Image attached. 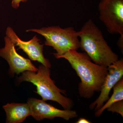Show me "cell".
<instances>
[{
  "mask_svg": "<svg viewBox=\"0 0 123 123\" xmlns=\"http://www.w3.org/2000/svg\"><path fill=\"white\" fill-rule=\"evenodd\" d=\"M113 94L99 109L95 111L96 117H99L104 111L112 104L117 101L123 100V78L120 79L113 88Z\"/></svg>",
  "mask_w": 123,
  "mask_h": 123,
  "instance_id": "11",
  "label": "cell"
},
{
  "mask_svg": "<svg viewBox=\"0 0 123 123\" xmlns=\"http://www.w3.org/2000/svg\"><path fill=\"white\" fill-rule=\"evenodd\" d=\"M27 103L30 109L31 116L38 121L45 119H52L55 117L68 120L78 116L75 111L60 110L43 100L30 98Z\"/></svg>",
  "mask_w": 123,
  "mask_h": 123,
  "instance_id": "7",
  "label": "cell"
},
{
  "mask_svg": "<svg viewBox=\"0 0 123 123\" xmlns=\"http://www.w3.org/2000/svg\"><path fill=\"white\" fill-rule=\"evenodd\" d=\"M106 110L109 112L113 113L116 112L119 114L123 117V100L117 101L112 104Z\"/></svg>",
  "mask_w": 123,
  "mask_h": 123,
  "instance_id": "12",
  "label": "cell"
},
{
  "mask_svg": "<svg viewBox=\"0 0 123 123\" xmlns=\"http://www.w3.org/2000/svg\"><path fill=\"white\" fill-rule=\"evenodd\" d=\"M27 0H12L11 2V5L12 7L14 9H17L19 6L20 2H25Z\"/></svg>",
  "mask_w": 123,
  "mask_h": 123,
  "instance_id": "13",
  "label": "cell"
},
{
  "mask_svg": "<svg viewBox=\"0 0 123 123\" xmlns=\"http://www.w3.org/2000/svg\"><path fill=\"white\" fill-rule=\"evenodd\" d=\"M120 36L118 40L117 43V44L119 48L123 53V35H120Z\"/></svg>",
  "mask_w": 123,
  "mask_h": 123,
  "instance_id": "14",
  "label": "cell"
},
{
  "mask_svg": "<svg viewBox=\"0 0 123 123\" xmlns=\"http://www.w3.org/2000/svg\"><path fill=\"white\" fill-rule=\"evenodd\" d=\"M26 31L36 32L46 39L44 44L52 47L56 51L55 57L63 55L70 50H77L80 48L78 31L73 27L62 28L59 26L43 27L40 29H29Z\"/></svg>",
  "mask_w": 123,
  "mask_h": 123,
  "instance_id": "4",
  "label": "cell"
},
{
  "mask_svg": "<svg viewBox=\"0 0 123 123\" xmlns=\"http://www.w3.org/2000/svg\"><path fill=\"white\" fill-rule=\"evenodd\" d=\"M6 36L12 41L15 46L18 47L26 53L31 60L41 63L47 68H50L51 64L43 55V44H40V40L36 36L29 41H24L18 37L12 28L8 27L6 33Z\"/></svg>",
  "mask_w": 123,
  "mask_h": 123,
  "instance_id": "8",
  "label": "cell"
},
{
  "mask_svg": "<svg viewBox=\"0 0 123 123\" xmlns=\"http://www.w3.org/2000/svg\"><path fill=\"white\" fill-rule=\"evenodd\" d=\"M78 33L80 48L95 63L107 68L119 59L92 20L86 22Z\"/></svg>",
  "mask_w": 123,
  "mask_h": 123,
  "instance_id": "2",
  "label": "cell"
},
{
  "mask_svg": "<svg viewBox=\"0 0 123 123\" xmlns=\"http://www.w3.org/2000/svg\"><path fill=\"white\" fill-rule=\"evenodd\" d=\"M91 123V122H90V121L88 120L87 119L84 118H80L76 122V123Z\"/></svg>",
  "mask_w": 123,
  "mask_h": 123,
  "instance_id": "15",
  "label": "cell"
},
{
  "mask_svg": "<svg viewBox=\"0 0 123 123\" xmlns=\"http://www.w3.org/2000/svg\"><path fill=\"white\" fill-rule=\"evenodd\" d=\"M99 18L111 34L123 35V0H101Z\"/></svg>",
  "mask_w": 123,
  "mask_h": 123,
  "instance_id": "5",
  "label": "cell"
},
{
  "mask_svg": "<svg viewBox=\"0 0 123 123\" xmlns=\"http://www.w3.org/2000/svg\"><path fill=\"white\" fill-rule=\"evenodd\" d=\"M18 81H27L36 86V92L44 101H52L60 104L64 110H70L74 105L72 99L64 96V91L56 86L50 77V68L43 65L39 66L37 72L26 71L22 73Z\"/></svg>",
  "mask_w": 123,
  "mask_h": 123,
  "instance_id": "3",
  "label": "cell"
},
{
  "mask_svg": "<svg viewBox=\"0 0 123 123\" xmlns=\"http://www.w3.org/2000/svg\"><path fill=\"white\" fill-rule=\"evenodd\" d=\"M6 114V123H23L31 116L30 109L27 103H8L3 106Z\"/></svg>",
  "mask_w": 123,
  "mask_h": 123,
  "instance_id": "10",
  "label": "cell"
},
{
  "mask_svg": "<svg viewBox=\"0 0 123 123\" xmlns=\"http://www.w3.org/2000/svg\"><path fill=\"white\" fill-rule=\"evenodd\" d=\"M56 58L66 60L76 71L80 79L78 90L81 97L89 99L95 92H100L108 74L107 68L92 62L85 52L76 50L68 51Z\"/></svg>",
  "mask_w": 123,
  "mask_h": 123,
  "instance_id": "1",
  "label": "cell"
},
{
  "mask_svg": "<svg viewBox=\"0 0 123 123\" xmlns=\"http://www.w3.org/2000/svg\"><path fill=\"white\" fill-rule=\"evenodd\" d=\"M4 40V47L0 48V57L5 60L8 63L10 75L13 76L15 74L18 75L26 71H37L38 68L30 60L25 58L17 52L14 43L9 38L6 36Z\"/></svg>",
  "mask_w": 123,
  "mask_h": 123,
  "instance_id": "6",
  "label": "cell"
},
{
  "mask_svg": "<svg viewBox=\"0 0 123 123\" xmlns=\"http://www.w3.org/2000/svg\"><path fill=\"white\" fill-rule=\"evenodd\" d=\"M108 74L100 91V95L90 105V110H98L109 98V95L116 84L123 77V60H118L107 67Z\"/></svg>",
  "mask_w": 123,
  "mask_h": 123,
  "instance_id": "9",
  "label": "cell"
}]
</instances>
